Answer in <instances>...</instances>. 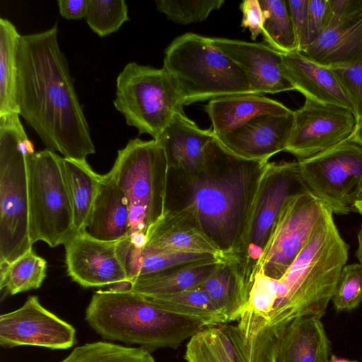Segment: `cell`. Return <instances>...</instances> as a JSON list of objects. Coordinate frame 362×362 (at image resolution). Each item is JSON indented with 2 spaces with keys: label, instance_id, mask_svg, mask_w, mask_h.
Here are the masks:
<instances>
[{
  "label": "cell",
  "instance_id": "e575fe53",
  "mask_svg": "<svg viewBox=\"0 0 362 362\" xmlns=\"http://www.w3.org/2000/svg\"><path fill=\"white\" fill-rule=\"evenodd\" d=\"M61 362H155L149 351L107 341L88 343L76 347Z\"/></svg>",
  "mask_w": 362,
  "mask_h": 362
},
{
  "label": "cell",
  "instance_id": "8d00e7d4",
  "mask_svg": "<svg viewBox=\"0 0 362 362\" xmlns=\"http://www.w3.org/2000/svg\"><path fill=\"white\" fill-rule=\"evenodd\" d=\"M223 0H157V10L175 23L189 24L206 20L214 10L219 9Z\"/></svg>",
  "mask_w": 362,
  "mask_h": 362
},
{
  "label": "cell",
  "instance_id": "ac0fdd59",
  "mask_svg": "<svg viewBox=\"0 0 362 362\" xmlns=\"http://www.w3.org/2000/svg\"><path fill=\"white\" fill-rule=\"evenodd\" d=\"M144 246L160 251L204 255L226 259L206 235L193 210L187 205L168 209L150 230Z\"/></svg>",
  "mask_w": 362,
  "mask_h": 362
},
{
  "label": "cell",
  "instance_id": "5bb4252c",
  "mask_svg": "<svg viewBox=\"0 0 362 362\" xmlns=\"http://www.w3.org/2000/svg\"><path fill=\"white\" fill-rule=\"evenodd\" d=\"M76 342L74 327L44 308L31 296L18 309L0 316V344L66 349Z\"/></svg>",
  "mask_w": 362,
  "mask_h": 362
},
{
  "label": "cell",
  "instance_id": "ba28073f",
  "mask_svg": "<svg viewBox=\"0 0 362 362\" xmlns=\"http://www.w3.org/2000/svg\"><path fill=\"white\" fill-rule=\"evenodd\" d=\"M29 236L33 245H65L76 235L63 157L45 149L28 156Z\"/></svg>",
  "mask_w": 362,
  "mask_h": 362
},
{
  "label": "cell",
  "instance_id": "7c38bea8",
  "mask_svg": "<svg viewBox=\"0 0 362 362\" xmlns=\"http://www.w3.org/2000/svg\"><path fill=\"white\" fill-rule=\"evenodd\" d=\"M327 208L309 190L293 195L280 211L255 272L281 278L308 242Z\"/></svg>",
  "mask_w": 362,
  "mask_h": 362
},
{
  "label": "cell",
  "instance_id": "8fae6325",
  "mask_svg": "<svg viewBox=\"0 0 362 362\" xmlns=\"http://www.w3.org/2000/svg\"><path fill=\"white\" fill-rule=\"evenodd\" d=\"M297 161L308 189L333 214H349L362 200V141L356 134Z\"/></svg>",
  "mask_w": 362,
  "mask_h": 362
},
{
  "label": "cell",
  "instance_id": "9c48e42d",
  "mask_svg": "<svg viewBox=\"0 0 362 362\" xmlns=\"http://www.w3.org/2000/svg\"><path fill=\"white\" fill-rule=\"evenodd\" d=\"M113 104L127 125L155 140L183 107L174 80L163 68L135 62L118 74Z\"/></svg>",
  "mask_w": 362,
  "mask_h": 362
},
{
  "label": "cell",
  "instance_id": "52a82bcc",
  "mask_svg": "<svg viewBox=\"0 0 362 362\" xmlns=\"http://www.w3.org/2000/svg\"><path fill=\"white\" fill-rule=\"evenodd\" d=\"M163 68L177 86L183 106L240 93H253L247 78L209 37L187 33L164 52Z\"/></svg>",
  "mask_w": 362,
  "mask_h": 362
},
{
  "label": "cell",
  "instance_id": "b9f144b4",
  "mask_svg": "<svg viewBox=\"0 0 362 362\" xmlns=\"http://www.w3.org/2000/svg\"><path fill=\"white\" fill-rule=\"evenodd\" d=\"M240 8L243 13L241 27L247 28L255 40L262 33L263 16L259 0H244Z\"/></svg>",
  "mask_w": 362,
  "mask_h": 362
},
{
  "label": "cell",
  "instance_id": "8992f818",
  "mask_svg": "<svg viewBox=\"0 0 362 362\" xmlns=\"http://www.w3.org/2000/svg\"><path fill=\"white\" fill-rule=\"evenodd\" d=\"M19 117H0V267L33 250L28 156L35 149Z\"/></svg>",
  "mask_w": 362,
  "mask_h": 362
},
{
  "label": "cell",
  "instance_id": "d590c367",
  "mask_svg": "<svg viewBox=\"0 0 362 362\" xmlns=\"http://www.w3.org/2000/svg\"><path fill=\"white\" fill-rule=\"evenodd\" d=\"M85 19L95 34L105 37L129 21L128 6L124 0H88Z\"/></svg>",
  "mask_w": 362,
  "mask_h": 362
},
{
  "label": "cell",
  "instance_id": "f546056e",
  "mask_svg": "<svg viewBox=\"0 0 362 362\" xmlns=\"http://www.w3.org/2000/svg\"><path fill=\"white\" fill-rule=\"evenodd\" d=\"M220 325L231 344L235 362H275L276 327L255 332L236 324Z\"/></svg>",
  "mask_w": 362,
  "mask_h": 362
},
{
  "label": "cell",
  "instance_id": "603a6c76",
  "mask_svg": "<svg viewBox=\"0 0 362 362\" xmlns=\"http://www.w3.org/2000/svg\"><path fill=\"white\" fill-rule=\"evenodd\" d=\"M215 136L232 132L264 115L291 111L281 103L257 93H240L210 100L205 106Z\"/></svg>",
  "mask_w": 362,
  "mask_h": 362
},
{
  "label": "cell",
  "instance_id": "4316f807",
  "mask_svg": "<svg viewBox=\"0 0 362 362\" xmlns=\"http://www.w3.org/2000/svg\"><path fill=\"white\" fill-rule=\"evenodd\" d=\"M117 250L125 269L128 284L140 276L175 266L216 258L209 255L175 253L136 246L127 237L117 243Z\"/></svg>",
  "mask_w": 362,
  "mask_h": 362
},
{
  "label": "cell",
  "instance_id": "74e56055",
  "mask_svg": "<svg viewBox=\"0 0 362 362\" xmlns=\"http://www.w3.org/2000/svg\"><path fill=\"white\" fill-rule=\"evenodd\" d=\"M332 302L337 311H351L362 302V266L345 265L340 274Z\"/></svg>",
  "mask_w": 362,
  "mask_h": 362
},
{
  "label": "cell",
  "instance_id": "6da1fadb",
  "mask_svg": "<svg viewBox=\"0 0 362 362\" xmlns=\"http://www.w3.org/2000/svg\"><path fill=\"white\" fill-rule=\"evenodd\" d=\"M58 26L21 35L17 53L20 116L47 149L86 160L95 153L67 60L58 42Z\"/></svg>",
  "mask_w": 362,
  "mask_h": 362
},
{
  "label": "cell",
  "instance_id": "d6986e66",
  "mask_svg": "<svg viewBox=\"0 0 362 362\" xmlns=\"http://www.w3.org/2000/svg\"><path fill=\"white\" fill-rule=\"evenodd\" d=\"M214 136L211 129H200L180 110L156 140L165 150L170 170L190 178L203 170L206 146Z\"/></svg>",
  "mask_w": 362,
  "mask_h": 362
},
{
  "label": "cell",
  "instance_id": "7402d4cb",
  "mask_svg": "<svg viewBox=\"0 0 362 362\" xmlns=\"http://www.w3.org/2000/svg\"><path fill=\"white\" fill-rule=\"evenodd\" d=\"M129 211L124 192L110 173L101 175L85 232L98 240L118 242L129 235Z\"/></svg>",
  "mask_w": 362,
  "mask_h": 362
},
{
  "label": "cell",
  "instance_id": "bcb514c9",
  "mask_svg": "<svg viewBox=\"0 0 362 362\" xmlns=\"http://www.w3.org/2000/svg\"><path fill=\"white\" fill-rule=\"evenodd\" d=\"M329 362H352V361L344 358H339L335 356H331Z\"/></svg>",
  "mask_w": 362,
  "mask_h": 362
},
{
  "label": "cell",
  "instance_id": "3957f363",
  "mask_svg": "<svg viewBox=\"0 0 362 362\" xmlns=\"http://www.w3.org/2000/svg\"><path fill=\"white\" fill-rule=\"evenodd\" d=\"M269 161L241 158L214 138L205 151L203 170L184 177L185 204L226 259L237 251L245 232L258 185Z\"/></svg>",
  "mask_w": 362,
  "mask_h": 362
},
{
  "label": "cell",
  "instance_id": "f35d334b",
  "mask_svg": "<svg viewBox=\"0 0 362 362\" xmlns=\"http://www.w3.org/2000/svg\"><path fill=\"white\" fill-rule=\"evenodd\" d=\"M330 68L353 103L358 127L362 124V57L349 64Z\"/></svg>",
  "mask_w": 362,
  "mask_h": 362
},
{
  "label": "cell",
  "instance_id": "ffe728a7",
  "mask_svg": "<svg viewBox=\"0 0 362 362\" xmlns=\"http://www.w3.org/2000/svg\"><path fill=\"white\" fill-rule=\"evenodd\" d=\"M330 351L321 318L298 317L276 329L275 362H329Z\"/></svg>",
  "mask_w": 362,
  "mask_h": 362
},
{
  "label": "cell",
  "instance_id": "4dcf8cb0",
  "mask_svg": "<svg viewBox=\"0 0 362 362\" xmlns=\"http://www.w3.org/2000/svg\"><path fill=\"white\" fill-rule=\"evenodd\" d=\"M262 16V35L267 45L281 54L298 51L286 1L259 0Z\"/></svg>",
  "mask_w": 362,
  "mask_h": 362
},
{
  "label": "cell",
  "instance_id": "60d3db41",
  "mask_svg": "<svg viewBox=\"0 0 362 362\" xmlns=\"http://www.w3.org/2000/svg\"><path fill=\"white\" fill-rule=\"evenodd\" d=\"M327 1L326 28L342 22L362 11V0Z\"/></svg>",
  "mask_w": 362,
  "mask_h": 362
},
{
  "label": "cell",
  "instance_id": "ee69618b",
  "mask_svg": "<svg viewBox=\"0 0 362 362\" xmlns=\"http://www.w3.org/2000/svg\"><path fill=\"white\" fill-rule=\"evenodd\" d=\"M88 0H58L57 5L60 15L68 20L85 18L87 13Z\"/></svg>",
  "mask_w": 362,
  "mask_h": 362
},
{
  "label": "cell",
  "instance_id": "9a60e30c",
  "mask_svg": "<svg viewBox=\"0 0 362 362\" xmlns=\"http://www.w3.org/2000/svg\"><path fill=\"white\" fill-rule=\"evenodd\" d=\"M117 243L96 240L86 232L74 235L64 245L68 275L84 288L128 284Z\"/></svg>",
  "mask_w": 362,
  "mask_h": 362
},
{
  "label": "cell",
  "instance_id": "7a4b0ae2",
  "mask_svg": "<svg viewBox=\"0 0 362 362\" xmlns=\"http://www.w3.org/2000/svg\"><path fill=\"white\" fill-rule=\"evenodd\" d=\"M349 246L327 208L308 242L279 279L253 277L243 314L259 329L281 327L303 316L322 318L332 300Z\"/></svg>",
  "mask_w": 362,
  "mask_h": 362
},
{
  "label": "cell",
  "instance_id": "1f68e13d",
  "mask_svg": "<svg viewBox=\"0 0 362 362\" xmlns=\"http://www.w3.org/2000/svg\"><path fill=\"white\" fill-rule=\"evenodd\" d=\"M47 262L33 250L11 264L0 267V290L16 295L39 288L46 277Z\"/></svg>",
  "mask_w": 362,
  "mask_h": 362
},
{
  "label": "cell",
  "instance_id": "484cf974",
  "mask_svg": "<svg viewBox=\"0 0 362 362\" xmlns=\"http://www.w3.org/2000/svg\"><path fill=\"white\" fill-rule=\"evenodd\" d=\"M199 286L220 308L228 323L236 322L244 313L250 284L235 260L226 259L222 261Z\"/></svg>",
  "mask_w": 362,
  "mask_h": 362
},
{
  "label": "cell",
  "instance_id": "f1b7e54d",
  "mask_svg": "<svg viewBox=\"0 0 362 362\" xmlns=\"http://www.w3.org/2000/svg\"><path fill=\"white\" fill-rule=\"evenodd\" d=\"M21 37L13 23L0 18V117L20 115L17 99V53Z\"/></svg>",
  "mask_w": 362,
  "mask_h": 362
},
{
  "label": "cell",
  "instance_id": "836d02e7",
  "mask_svg": "<svg viewBox=\"0 0 362 362\" xmlns=\"http://www.w3.org/2000/svg\"><path fill=\"white\" fill-rule=\"evenodd\" d=\"M187 362H235L231 344L220 325H209L187 344Z\"/></svg>",
  "mask_w": 362,
  "mask_h": 362
},
{
  "label": "cell",
  "instance_id": "7dc6e473",
  "mask_svg": "<svg viewBox=\"0 0 362 362\" xmlns=\"http://www.w3.org/2000/svg\"><path fill=\"white\" fill-rule=\"evenodd\" d=\"M353 211L357 212V213L360 214L361 215H362V200L356 204V206L354 208Z\"/></svg>",
  "mask_w": 362,
  "mask_h": 362
},
{
  "label": "cell",
  "instance_id": "7bdbcfd3",
  "mask_svg": "<svg viewBox=\"0 0 362 362\" xmlns=\"http://www.w3.org/2000/svg\"><path fill=\"white\" fill-rule=\"evenodd\" d=\"M286 3L299 48L306 26L308 0H286Z\"/></svg>",
  "mask_w": 362,
  "mask_h": 362
},
{
  "label": "cell",
  "instance_id": "277c9868",
  "mask_svg": "<svg viewBox=\"0 0 362 362\" xmlns=\"http://www.w3.org/2000/svg\"><path fill=\"white\" fill-rule=\"evenodd\" d=\"M85 319L104 339L138 344L149 351L177 349L211 325L202 318L168 310L147 296L117 288L95 292Z\"/></svg>",
  "mask_w": 362,
  "mask_h": 362
},
{
  "label": "cell",
  "instance_id": "e0dca14e",
  "mask_svg": "<svg viewBox=\"0 0 362 362\" xmlns=\"http://www.w3.org/2000/svg\"><path fill=\"white\" fill-rule=\"evenodd\" d=\"M294 111L257 117L236 129L215 136L231 153L243 159L266 160L284 151L291 132Z\"/></svg>",
  "mask_w": 362,
  "mask_h": 362
},
{
  "label": "cell",
  "instance_id": "30bf717a",
  "mask_svg": "<svg viewBox=\"0 0 362 362\" xmlns=\"http://www.w3.org/2000/svg\"><path fill=\"white\" fill-rule=\"evenodd\" d=\"M306 190L298 161L269 162L266 165L243 238L230 258L240 264L250 284L281 209L293 195Z\"/></svg>",
  "mask_w": 362,
  "mask_h": 362
},
{
  "label": "cell",
  "instance_id": "44dd1931",
  "mask_svg": "<svg viewBox=\"0 0 362 362\" xmlns=\"http://www.w3.org/2000/svg\"><path fill=\"white\" fill-rule=\"evenodd\" d=\"M287 77L305 99L348 108L353 103L330 67L317 64L298 52L282 54Z\"/></svg>",
  "mask_w": 362,
  "mask_h": 362
},
{
  "label": "cell",
  "instance_id": "d4e9b609",
  "mask_svg": "<svg viewBox=\"0 0 362 362\" xmlns=\"http://www.w3.org/2000/svg\"><path fill=\"white\" fill-rule=\"evenodd\" d=\"M222 261L212 258L175 266L136 278L122 289L148 297L175 293L199 286Z\"/></svg>",
  "mask_w": 362,
  "mask_h": 362
},
{
  "label": "cell",
  "instance_id": "d6a6232c",
  "mask_svg": "<svg viewBox=\"0 0 362 362\" xmlns=\"http://www.w3.org/2000/svg\"><path fill=\"white\" fill-rule=\"evenodd\" d=\"M148 298L168 310L202 318L211 325L228 323L220 308L199 286L175 293Z\"/></svg>",
  "mask_w": 362,
  "mask_h": 362
},
{
  "label": "cell",
  "instance_id": "ab89813d",
  "mask_svg": "<svg viewBox=\"0 0 362 362\" xmlns=\"http://www.w3.org/2000/svg\"><path fill=\"white\" fill-rule=\"evenodd\" d=\"M327 8V0H308L306 26L298 52L306 49L325 30Z\"/></svg>",
  "mask_w": 362,
  "mask_h": 362
},
{
  "label": "cell",
  "instance_id": "4fadbf2b",
  "mask_svg": "<svg viewBox=\"0 0 362 362\" xmlns=\"http://www.w3.org/2000/svg\"><path fill=\"white\" fill-rule=\"evenodd\" d=\"M358 123L348 108L305 99L294 111L293 124L284 151L298 160L324 152L356 134Z\"/></svg>",
  "mask_w": 362,
  "mask_h": 362
},
{
  "label": "cell",
  "instance_id": "681fc988",
  "mask_svg": "<svg viewBox=\"0 0 362 362\" xmlns=\"http://www.w3.org/2000/svg\"><path fill=\"white\" fill-rule=\"evenodd\" d=\"M352 362H358V361H352Z\"/></svg>",
  "mask_w": 362,
  "mask_h": 362
},
{
  "label": "cell",
  "instance_id": "f6af8a7d",
  "mask_svg": "<svg viewBox=\"0 0 362 362\" xmlns=\"http://www.w3.org/2000/svg\"><path fill=\"white\" fill-rule=\"evenodd\" d=\"M357 238H358V247L356 251V255L359 261V263L362 266V225H361V228L358 233Z\"/></svg>",
  "mask_w": 362,
  "mask_h": 362
},
{
  "label": "cell",
  "instance_id": "83f0119b",
  "mask_svg": "<svg viewBox=\"0 0 362 362\" xmlns=\"http://www.w3.org/2000/svg\"><path fill=\"white\" fill-rule=\"evenodd\" d=\"M63 166L76 235L85 232L98 192L101 175L93 171L86 160L63 157Z\"/></svg>",
  "mask_w": 362,
  "mask_h": 362
},
{
  "label": "cell",
  "instance_id": "5b68a950",
  "mask_svg": "<svg viewBox=\"0 0 362 362\" xmlns=\"http://www.w3.org/2000/svg\"><path fill=\"white\" fill-rule=\"evenodd\" d=\"M166 154L155 139H131L117 151L110 173L124 192L129 211L127 237L136 246L146 245L151 228L167 207L170 173Z\"/></svg>",
  "mask_w": 362,
  "mask_h": 362
},
{
  "label": "cell",
  "instance_id": "cb8c5ba5",
  "mask_svg": "<svg viewBox=\"0 0 362 362\" xmlns=\"http://www.w3.org/2000/svg\"><path fill=\"white\" fill-rule=\"evenodd\" d=\"M299 53L328 67L356 61L362 57V11L327 27L317 40Z\"/></svg>",
  "mask_w": 362,
  "mask_h": 362
},
{
  "label": "cell",
  "instance_id": "c3c4849f",
  "mask_svg": "<svg viewBox=\"0 0 362 362\" xmlns=\"http://www.w3.org/2000/svg\"><path fill=\"white\" fill-rule=\"evenodd\" d=\"M356 134L358 138L362 141V124H361L356 132Z\"/></svg>",
  "mask_w": 362,
  "mask_h": 362
},
{
  "label": "cell",
  "instance_id": "2e32d148",
  "mask_svg": "<svg viewBox=\"0 0 362 362\" xmlns=\"http://www.w3.org/2000/svg\"><path fill=\"white\" fill-rule=\"evenodd\" d=\"M209 40L241 68L253 93L295 90L286 74L282 54L268 45L223 37Z\"/></svg>",
  "mask_w": 362,
  "mask_h": 362
}]
</instances>
